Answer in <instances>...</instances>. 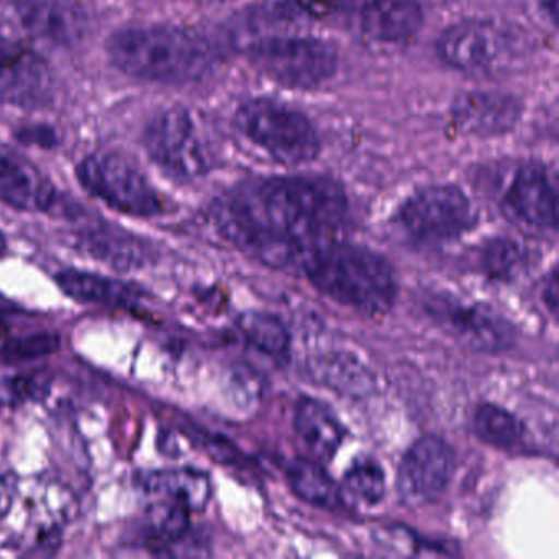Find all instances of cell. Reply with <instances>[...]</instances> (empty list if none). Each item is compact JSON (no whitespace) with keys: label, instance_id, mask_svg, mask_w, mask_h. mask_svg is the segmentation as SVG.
Segmentation results:
<instances>
[{"label":"cell","instance_id":"6da1fadb","mask_svg":"<svg viewBox=\"0 0 559 559\" xmlns=\"http://www.w3.org/2000/svg\"><path fill=\"white\" fill-rule=\"evenodd\" d=\"M348 201L322 178H273L227 192L212 209L217 230L267 266H299L313 248L336 240Z\"/></svg>","mask_w":559,"mask_h":559},{"label":"cell","instance_id":"7a4b0ae2","mask_svg":"<svg viewBox=\"0 0 559 559\" xmlns=\"http://www.w3.org/2000/svg\"><path fill=\"white\" fill-rule=\"evenodd\" d=\"M110 60L123 73L153 83L199 81L215 67V50L204 35L175 25L123 28L107 41Z\"/></svg>","mask_w":559,"mask_h":559},{"label":"cell","instance_id":"3957f363","mask_svg":"<svg viewBox=\"0 0 559 559\" xmlns=\"http://www.w3.org/2000/svg\"><path fill=\"white\" fill-rule=\"evenodd\" d=\"M299 266L323 296L366 316L388 313L397 299L391 264L368 248L332 240L309 251Z\"/></svg>","mask_w":559,"mask_h":559},{"label":"cell","instance_id":"277c9868","mask_svg":"<svg viewBox=\"0 0 559 559\" xmlns=\"http://www.w3.org/2000/svg\"><path fill=\"white\" fill-rule=\"evenodd\" d=\"M441 60L469 76H499L516 70L530 55V40L519 27L493 19L457 22L437 44Z\"/></svg>","mask_w":559,"mask_h":559},{"label":"cell","instance_id":"5b68a950","mask_svg":"<svg viewBox=\"0 0 559 559\" xmlns=\"http://www.w3.org/2000/svg\"><path fill=\"white\" fill-rule=\"evenodd\" d=\"M235 122L251 143L283 165H302L319 155L320 140L312 123L286 104L248 100L238 109Z\"/></svg>","mask_w":559,"mask_h":559},{"label":"cell","instance_id":"8992f818","mask_svg":"<svg viewBox=\"0 0 559 559\" xmlns=\"http://www.w3.org/2000/svg\"><path fill=\"white\" fill-rule=\"evenodd\" d=\"M247 51L270 80L293 90L322 86L338 67L335 48L319 38L270 35L251 44Z\"/></svg>","mask_w":559,"mask_h":559},{"label":"cell","instance_id":"52a82bcc","mask_svg":"<svg viewBox=\"0 0 559 559\" xmlns=\"http://www.w3.org/2000/svg\"><path fill=\"white\" fill-rule=\"evenodd\" d=\"M81 186L120 214L152 218L165 212V202L152 182L119 153L100 152L78 166Z\"/></svg>","mask_w":559,"mask_h":559},{"label":"cell","instance_id":"ba28073f","mask_svg":"<svg viewBox=\"0 0 559 559\" xmlns=\"http://www.w3.org/2000/svg\"><path fill=\"white\" fill-rule=\"evenodd\" d=\"M145 148L153 162L179 181H194L211 171L212 150L189 110H165L150 122Z\"/></svg>","mask_w":559,"mask_h":559},{"label":"cell","instance_id":"9c48e42d","mask_svg":"<svg viewBox=\"0 0 559 559\" xmlns=\"http://www.w3.org/2000/svg\"><path fill=\"white\" fill-rule=\"evenodd\" d=\"M402 230L424 243H441L469 230L474 211L469 199L454 186H430L407 199L399 209Z\"/></svg>","mask_w":559,"mask_h":559},{"label":"cell","instance_id":"30bf717a","mask_svg":"<svg viewBox=\"0 0 559 559\" xmlns=\"http://www.w3.org/2000/svg\"><path fill=\"white\" fill-rule=\"evenodd\" d=\"M454 473V453L443 438L427 435L415 441L397 471L401 499L412 507L435 502Z\"/></svg>","mask_w":559,"mask_h":559},{"label":"cell","instance_id":"8fae6325","mask_svg":"<svg viewBox=\"0 0 559 559\" xmlns=\"http://www.w3.org/2000/svg\"><path fill=\"white\" fill-rule=\"evenodd\" d=\"M53 86L50 67L32 48L0 38V104L34 107L48 99Z\"/></svg>","mask_w":559,"mask_h":559},{"label":"cell","instance_id":"7c38bea8","mask_svg":"<svg viewBox=\"0 0 559 559\" xmlns=\"http://www.w3.org/2000/svg\"><path fill=\"white\" fill-rule=\"evenodd\" d=\"M14 11L27 34L57 47L80 44L90 27L80 0H14Z\"/></svg>","mask_w":559,"mask_h":559},{"label":"cell","instance_id":"4fadbf2b","mask_svg":"<svg viewBox=\"0 0 559 559\" xmlns=\"http://www.w3.org/2000/svg\"><path fill=\"white\" fill-rule=\"evenodd\" d=\"M435 316L441 320L457 340L477 352H500L515 340V332L506 317L492 307L476 304L461 306L456 302H441L433 307Z\"/></svg>","mask_w":559,"mask_h":559},{"label":"cell","instance_id":"5bb4252c","mask_svg":"<svg viewBox=\"0 0 559 559\" xmlns=\"http://www.w3.org/2000/svg\"><path fill=\"white\" fill-rule=\"evenodd\" d=\"M507 217L536 230L558 227V194L545 169L528 166L516 173L503 198Z\"/></svg>","mask_w":559,"mask_h":559},{"label":"cell","instance_id":"9a60e30c","mask_svg":"<svg viewBox=\"0 0 559 559\" xmlns=\"http://www.w3.org/2000/svg\"><path fill=\"white\" fill-rule=\"evenodd\" d=\"M424 24L418 0H356L353 25L366 38L381 45L411 40Z\"/></svg>","mask_w":559,"mask_h":559},{"label":"cell","instance_id":"2e32d148","mask_svg":"<svg viewBox=\"0 0 559 559\" xmlns=\"http://www.w3.org/2000/svg\"><path fill=\"white\" fill-rule=\"evenodd\" d=\"M57 198L53 182L34 163L0 142V201L22 212H48Z\"/></svg>","mask_w":559,"mask_h":559},{"label":"cell","instance_id":"e0dca14e","mask_svg":"<svg viewBox=\"0 0 559 559\" xmlns=\"http://www.w3.org/2000/svg\"><path fill=\"white\" fill-rule=\"evenodd\" d=\"M453 120L461 132L474 136H497L519 123L522 107L506 93H466L454 100Z\"/></svg>","mask_w":559,"mask_h":559},{"label":"cell","instance_id":"ac0fdd59","mask_svg":"<svg viewBox=\"0 0 559 559\" xmlns=\"http://www.w3.org/2000/svg\"><path fill=\"white\" fill-rule=\"evenodd\" d=\"M294 427L310 460L320 464L333 460L346 437L345 425L335 412L312 397H302L297 402Z\"/></svg>","mask_w":559,"mask_h":559},{"label":"cell","instance_id":"d6986e66","mask_svg":"<svg viewBox=\"0 0 559 559\" xmlns=\"http://www.w3.org/2000/svg\"><path fill=\"white\" fill-rule=\"evenodd\" d=\"M136 484L148 496L179 503L191 512H202L212 497L211 477L195 467L146 471L139 474Z\"/></svg>","mask_w":559,"mask_h":559},{"label":"cell","instance_id":"ffe728a7","mask_svg":"<svg viewBox=\"0 0 559 559\" xmlns=\"http://www.w3.org/2000/svg\"><path fill=\"white\" fill-rule=\"evenodd\" d=\"M57 283L67 296L83 304L129 307L143 296L142 290L130 283L86 271H61L57 274Z\"/></svg>","mask_w":559,"mask_h":559},{"label":"cell","instance_id":"44dd1931","mask_svg":"<svg viewBox=\"0 0 559 559\" xmlns=\"http://www.w3.org/2000/svg\"><path fill=\"white\" fill-rule=\"evenodd\" d=\"M286 476L296 496L310 506L330 510L342 506V487L336 486L332 476L317 461L297 457L287 466Z\"/></svg>","mask_w":559,"mask_h":559},{"label":"cell","instance_id":"7402d4cb","mask_svg":"<svg viewBox=\"0 0 559 559\" xmlns=\"http://www.w3.org/2000/svg\"><path fill=\"white\" fill-rule=\"evenodd\" d=\"M477 437L499 450H515L523 441V425L515 415L496 404H480L474 411Z\"/></svg>","mask_w":559,"mask_h":559},{"label":"cell","instance_id":"603a6c76","mask_svg":"<svg viewBox=\"0 0 559 559\" xmlns=\"http://www.w3.org/2000/svg\"><path fill=\"white\" fill-rule=\"evenodd\" d=\"M245 338L270 356H284L289 352L290 335L277 317L266 312L241 313L237 322Z\"/></svg>","mask_w":559,"mask_h":559},{"label":"cell","instance_id":"cb8c5ba5","mask_svg":"<svg viewBox=\"0 0 559 559\" xmlns=\"http://www.w3.org/2000/svg\"><path fill=\"white\" fill-rule=\"evenodd\" d=\"M316 374L346 394H365L372 388L371 374L352 355L322 356L316 361Z\"/></svg>","mask_w":559,"mask_h":559},{"label":"cell","instance_id":"d4e9b609","mask_svg":"<svg viewBox=\"0 0 559 559\" xmlns=\"http://www.w3.org/2000/svg\"><path fill=\"white\" fill-rule=\"evenodd\" d=\"M90 253L97 260L106 261L112 266L136 267L145 261V248L135 238L109 230H93L83 241Z\"/></svg>","mask_w":559,"mask_h":559},{"label":"cell","instance_id":"484cf974","mask_svg":"<svg viewBox=\"0 0 559 559\" xmlns=\"http://www.w3.org/2000/svg\"><path fill=\"white\" fill-rule=\"evenodd\" d=\"M343 489L353 499L366 506H376L381 502L385 493V476L382 467L374 460H358L343 479Z\"/></svg>","mask_w":559,"mask_h":559},{"label":"cell","instance_id":"4316f807","mask_svg":"<svg viewBox=\"0 0 559 559\" xmlns=\"http://www.w3.org/2000/svg\"><path fill=\"white\" fill-rule=\"evenodd\" d=\"M191 510L179 503L163 500V502L153 506L148 512L150 532H152V542L156 546H166L169 543L179 542L185 538L189 532V516Z\"/></svg>","mask_w":559,"mask_h":559},{"label":"cell","instance_id":"83f0119b","mask_svg":"<svg viewBox=\"0 0 559 559\" xmlns=\"http://www.w3.org/2000/svg\"><path fill=\"white\" fill-rule=\"evenodd\" d=\"M484 270L496 280H510L522 270L525 254L512 240H496L484 250Z\"/></svg>","mask_w":559,"mask_h":559},{"label":"cell","instance_id":"f1b7e54d","mask_svg":"<svg viewBox=\"0 0 559 559\" xmlns=\"http://www.w3.org/2000/svg\"><path fill=\"white\" fill-rule=\"evenodd\" d=\"M48 392V381L40 374H15L0 379V402L9 405L41 401Z\"/></svg>","mask_w":559,"mask_h":559},{"label":"cell","instance_id":"f546056e","mask_svg":"<svg viewBox=\"0 0 559 559\" xmlns=\"http://www.w3.org/2000/svg\"><path fill=\"white\" fill-rule=\"evenodd\" d=\"M60 348V336L57 333H40L27 338L14 340L2 348V356L12 361L40 358Z\"/></svg>","mask_w":559,"mask_h":559},{"label":"cell","instance_id":"4dcf8cb0","mask_svg":"<svg viewBox=\"0 0 559 559\" xmlns=\"http://www.w3.org/2000/svg\"><path fill=\"white\" fill-rule=\"evenodd\" d=\"M14 503V490L9 486L8 480L0 477V519H4L11 512Z\"/></svg>","mask_w":559,"mask_h":559},{"label":"cell","instance_id":"1f68e13d","mask_svg":"<svg viewBox=\"0 0 559 559\" xmlns=\"http://www.w3.org/2000/svg\"><path fill=\"white\" fill-rule=\"evenodd\" d=\"M545 300L551 313H556V310H558V274H556V271H552L549 283L546 284Z\"/></svg>","mask_w":559,"mask_h":559},{"label":"cell","instance_id":"d6a6232c","mask_svg":"<svg viewBox=\"0 0 559 559\" xmlns=\"http://www.w3.org/2000/svg\"><path fill=\"white\" fill-rule=\"evenodd\" d=\"M8 251V240H5L4 234L0 231V258L4 257Z\"/></svg>","mask_w":559,"mask_h":559},{"label":"cell","instance_id":"836d02e7","mask_svg":"<svg viewBox=\"0 0 559 559\" xmlns=\"http://www.w3.org/2000/svg\"><path fill=\"white\" fill-rule=\"evenodd\" d=\"M8 333V326H5V323L0 320V338Z\"/></svg>","mask_w":559,"mask_h":559},{"label":"cell","instance_id":"e575fe53","mask_svg":"<svg viewBox=\"0 0 559 559\" xmlns=\"http://www.w3.org/2000/svg\"><path fill=\"white\" fill-rule=\"evenodd\" d=\"M207 2H227V0H207Z\"/></svg>","mask_w":559,"mask_h":559}]
</instances>
